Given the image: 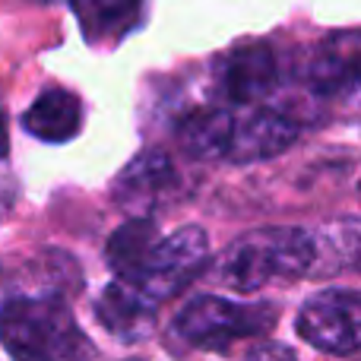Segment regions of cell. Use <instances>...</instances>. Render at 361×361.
I'll use <instances>...</instances> for the list:
<instances>
[{"instance_id":"1","label":"cell","mask_w":361,"mask_h":361,"mask_svg":"<svg viewBox=\"0 0 361 361\" xmlns=\"http://www.w3.org/2000/svg\"><path fill=\"white\" fill-rule=\"evenodd\" d=\"M314 269V231L295 225L254 228L231 241L212 267V279L231 292H260L295 282Z\"/></svg>"},{"instance_id":"2","label":"cell","mask_w":361,"mask_h":361,"mask_svg":"<svg viewBox=\"0 0 361 361\" xmlns=\"http://www.w3.org/2000/svg\"><path fill=\"white\" fill-rule=\"evenodd\" d=\"M0 345L13 361H95V345L54 292L4 301Z\"/></svg>"},{"instance_id":"3","label":"cell","mask_w":361,"mask_h":361,"mask_svg":"<svg viewBox=\"0 0 361 361\" xmlns=\"http://www.w3.org/2000/svg\"><path fill=\"white\" fill-rule=\"evenodd\" d=\"M279 320L269 301H231L222 295H197L175 314V333L197 349L225 352L238 339L267 336Z\"/></svg>"},{"instance_id":"4","label":"cell","mask_w":361,"mask_h":361,"mask_svg":"<svg viewBox=\"0 0 361 361\" xmlns=\"http://www.w3.org/2000/svg\"><path fill=\"white\" fill-rule=\"evenodd\" d=\"M209 267V238L200 225H184L159 238L133 286L149 301H169L200 279Z\"/></svg>"},{"instance_id":"5","label":"cell","mask_w":361,"mask_h":361,"mask_svg":"<svg viewBox=\"0 0 361 361\" xmlns=\"http://www.w3.org/2000/svg\"><path fill=\"white\" fill-rule=\"evenodd\" d=\"M295 330L326 355H352L361 339V301L352 288H324L298 311Z\"/></svg>"},{"instance_id":"6","label":"cell","mask_w":361,"mask_h":361,"mask_svg":"<svg viewBox=\"0 0 361 361\" xmlns=\"http://www.w3.org/2000/svg\"><path fill=\"white\" fill-rule=\"evenodd\" d=\"M180 190L178 169L165 149L137 152L130 162L121 169V175L111 184V197L127 216H152L159 206L171 203Z\"/></svg>"},{"instance_id":"7","label":"cell","mask_w":361,"mask_h":361,"mask_svg":"<svg viewBox=\"0 0 361 361\" xmlns=\"http://www.w3.org/2000/svg\"><path fill=\"white\" fill-rule=\"evenodd\" d=\"M298 130H301L298 118L292 111H286V108L250 105L244 108V114H235L228 146H225V159L235 165L273 159L298 140Z\"/></svg>"},{"instance_id":"8","label":"cell","mask_w":361,"mask_h":361,"mask_svg":"<svg viewBox=\"0 0 361 361\" xmlns=\"http://www.w3.org/2000/svg\"><path fill=\"white\" fill-rule=\"evenodd\" d=\"M276 86H279V61L263 42L238 44L219 67V92L235 108L260 105L276 92Z\"/></svg>"},{"instance_id":"9","label":"cell","mask_w":361,"mask_h":361,"mask_svg":"<svg viewBox=\"0 0 361 361\" xmlns=\"http://www.w3.org/2000/svg\"><path fill=\"white\" fill-rule=\"evenodd\" d=\"M358 32H333L311 51L305 80L317 95H352L358 86Z\"/></svg>"},{"instance_id":"10","label":"cell","mask_w":361,"mask_h":361,"mask_svg":"<svg viewBox=\"0 0 361 361\" xmlns=\"http://www.w3.org/2000/svg\"><path fill=\"white\" fill-rule=\"evenodd\" d=\"M99 324L121 343H140L156 330V301H149L133 282H111L95 301Z\"/></svg>"},{"instance_id":"11","label":"cell","mask_w":361,"mask_h":361,"mask_svg":"<svg viewBox=\"0 0 361 361\" xmlns=\"http://www.w3.org/2000/svg\"><path fill=\"white\" fill-rule=\"evenodd\" d=\"M92 48L121 44L143 19V0H67Z\"/></svg>"},{"instance_id":"12","label":"cell","mask_w":361,"mask_h":361,"mask_svg":"<svg viewBox=\"0 0 361 361\" xmlns=\"http://www.w3.org/2000/svg\"><path fill=\"white\" fill-rule=\"evenodd\" d=\"M231 124H235V111H231V108L197 105V108H187L178 118L175 133H178L180 149L190 159L216 162V159H225Z\"/></svg>"},{"instance_id":"13","label":"cell","mask_w":361,"mask_h":361,"mask_svg":"<svg viewBox=\"0 0 361 361\" xmlns=\"http://www.w3.org/2000/svg\"><path fill=\"white\" fill-rule=\"evenodd\" d=\"M23 130L42 143H67L82 130V105L70 89H44L23 114Z\"/></svg>"},{"instance_id":"14","label":"cell","mask_w":361,"mask_h":361,"mask_svg":"<svg viewBox=\"0 0 361 361\" xmlns=\"http://www.w3.org/2000/svg\"><path fill=\"white\" fill-rule=\"evenodd\" d=\"M159 238L162 231L152 216H130L121 228H114L105 244V260L114 269V276L124 282H137Z\"/></svg>"},{"instance_id":"15","label":"cell","mask_w":361,"mask_h":361,"mask_svg":"<svg viewBox=\"0 0 361 361\" xmlns=\"http://www.w3.org/2000/svg\"><path fill=\"white\" fill-rule=\"evenodd\" d=\"M358 260V219L345 216L339 222L326 225L314 235V269L311 276H326V273H343L352 269Z\"/></svg>"},{"instance_id":"16","label":"cell","mask_w":361,"mask_h":361,"mask_svg":"<svg viewBox=\"0 0 361 361\" xmlns=\"http://www.w3.org/2000/svg\"><path fill=\"white\" fill-rule=\"evenodd\" d=\"M244 361H298V358H295V352L282 343H260L247 352Z\"/></svg>"},{"instance_id":"17","label":"cell","mask_w":361,"mask_h":361,"mask_svg":"<svg viewBox=\"0 0 361 361\" xmlns=\"http://www.w3.org/2000/svg\"><path fill=\"white\" fill-rule=\"evenodd\" d=\"M6 152H10V137H6V121L0 114V159H6Z\"/></svg>"}]
</instances>
